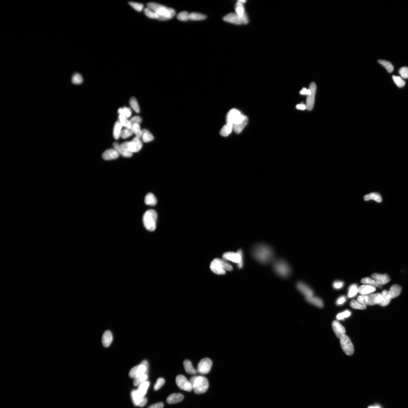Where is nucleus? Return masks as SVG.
<instances>
[{
	"instance_id": "nucleus-1",
	"label": "nucleus",
	"mask_w": 408,
	"mask_h": 408,
	"mask_svg": "<svg viewBox=\"0 0 408 408\" xmlns=\"http://www.w3.org/2000/svg\"><path fill=\"white\" fill-rule=\"evenodd\" d=\"M378 383L389 394L400 396L408 392V374L395 366L384 367L377 375Z\"/></svg>"
},
{
	"instance_id": "nucleus-2",
	"label": "nucleus",
	"mask_w": 408,
	"mask_h": 408,
	"mask_svg": "<svg viewBox=\"0 0 408 408\" xmlns=\"http://www.w3.org/2000/svg\"><path fill=\"white\" fill-rule=\"evenodd\" d=\"M220 9L233 19L239 31H252L259 28L264 22V18L260 13L233 3H224L220 6Z\"/></svg>"
},
{
	"instance_id": "nucleus-3",
	"label": "nucleus",
	"mask_w": 408,
	"mask_h": 408,
	"mask_svg": "<svg viewBox=\"0 0 408 408\" xmlns=\"http://www.w3.org/2000/svg\"><path fill=\"white\" fill-rule=\"evenodd\" d=\"M236 321L234 316L224 314L216 321L215 333L216 338L220 345L230 347L234 342Z\"/></svg>"
},
{
	"instance_id": "nucleus-4",
	"label": "nucleus",
	"mask_w": 408,
	"mask_h": 408,
	"mask_svg": "<svg viewBox=\"0 0 408 408\" xmlns=\"http://www.w3.org/2000/svg\"><path fill=\"white\" fill-rule=\"evenodd\" d=\"M315 403L319 408H339L349 405V400L339 392L329 388H323L317 393Z\"/></svg>"
},
{
	"instance_id": "nucleus-5",
	"label": "nucleus",
	"mask_w": 408,
	"mask_h": 408,
	"mask_svg": "<svg viewBox=\"0 0 408 408\" xmlns=\"http://www.w3.org/2000/svg\"><path fill=\"white\" fill-rule=\"evenodd\" d=\"M336 390L343 391L356 396L357 401L362 403L365 400V381L364 376L359 374L355 379L343 377L334 383Z\"/></svg>"
},
{
	"instance_id": "nucleus-6",
	"label": "nucleus",
	"mask_w": 408,
	"mask_h": 408,
	"mask_svg": "<svg viewBox=\"0 0 408 408\" xmlns=\"http://www.w3.org/2000/svg\"><path fill=\"white\" fill-rule=\"evenodd\" d=\"M181 218L188 225L199 230L210 226L214 220V216L210 209L204 205L198 211L186 213Z\"/></svg>"
},
{
	"instance_id": "nucleus-7",
	"label": "nucleus",
	"mask_w": 408,
	"mask_h": 408,
	"mask_svg": "<svg viewBox=\"0 0 408 408\" xmlns=\"http://www.w3.org/2000/svg\"><path fill=\"white\" fill-rule=\"evenodd\" d=\"M370 175L357 164L348 163L340 171V183L350 187L364 182Z\"/></svg>"
},
{
	"instance_id": "nucleus-8",
	"label": "nucleus",
	"mask_w": 408,
	"mask_h": 408,
	"mask_svg": "<svg viewBox=\"0 0 408 408\" xmlns=\"http://www.w3.org/2000/svg\"><path fill=\"white\" fill-rule=\"evenodd\" d=\"M369 1L359 0L355 2L353 7L354 20L360 26L364 35L370 36L373 33L371 24L368 19L365 5H368Z\"/></svg>"
},
{
	"instance_id": "nucleus-9",
	"label": "nucleus",
	"mask_w": 408,
	"mask_h": 408,
	"mask_svg": "<svg viewBox=\"0 0 408 408\" xmlns=\"http://www.w3.org/2000/svg\"><path fill=\"white\" fill-rule=\"evenodd\" d=\"M335 30L337 32L354 37H361L364 35V32L359 25L354 20H345L335 26Z\"/></svg>"
},
{
	"instance_id": "nucleus-10",
	"label": "nucleus",
	"mask_w": 408,
	"mask_h": 408,
	"mask_svg": "<svg viewBox=\"0 0 408 408\" xmlns=\"http://www.w3.org/2000/svg\"><path fill=\"white\" fill-rule=\"evenodd\" d=\"M179 231L173 224L166 223L160 224L153 232L154 237L159 241L173 239L178 235Z\"/></svg>"
},
{
	"instance_id": "nucleus-11",
	"label": "nucleus",
	"mask_w": 408,
	"mask_h": 408,
	"mask_svg": "<svg viewBox=\"0 0 408 408\" xmlns=\"http://www.w3.org/2000/svg\"><path fill=\"white\" fill-rule=\"evenodd\" d=\"M372 181V176L370 175L364 182L357 185L349 187V196L355 201L361 199L371 187Z\"/></svg>"
},
{
	"instance_id": "nucleus-12",
	"label": "nucleus",
	"mask_w": 408,
	"mask_h": 408,
	"mask_svg": "<svg viewBox=\"0 0 408 408\" xmlns=\"http://www.w3.org/2000/svg\"><path fill=\"white\" fill-rule=\"evenodd\" d=\"M171 223L173 224L178 231L187 236H196L198 233L196 228L190 226L183 222L181 217L175 214H171L169 217Z\"/></svg>"
},
{
	"instance_id": "nucleus-13",
	"label": "nucleus",
	"mask_w": 408,
	"mask_h": 408,
	"mask_svg": "<svg viewBox=\"0 0 408 408\" xmlns=\"http://www.w3.org/2000/svg\"><path fill=\"white\" fill-rule=\"evenodd\" d=\"M349 196V187L343 184L336 188L332 192L330 201L333 204L341 205L345 202Z\"/></svg>"
},
{
	"instance_id": "nucleus-14",
	"label": "nucleus",
	"mask_w": 408,
	"mask_h": 408,
	"mask_svg": "<svg viewBox=\"0 0 408 408\" xmlns=\"http://www.w3.org/2000/svg\"><path fill=\"white\" fill-rule=\"evenodd\" d=\"M217 304L220 308L233 309L235 305V299L229 290L224 289L220 291L217 297Z\"/></svg>"
},
{
	"instance_id": "nucleus-15",
	"label": "nucleus",
	"mask_w": 408,
	"mask_h": 408,
	"mask_svg": "<svg viewBox=\"0 0 408 408\" xmlns=\"http://www.w3.org/2000/svg\"><path fill=\"white\" fill-rule=\"evenodd\" d=\"M212 207L213 210L218 214L226 213L231 208L230 204L226 198L218 193L213 195Z\"/></svg>"
},
{
	"instance_id": "nucleus-16",
	"label": "nucleus",
	"mask_w": 408,
	"mask_h": 408,
	"mask_svg": "<svg viewBox=\"0 0 408 408\" xmlns=\"http://www.w3.org/2000/svg\"><path fill=\"white\" fill-rule=\"evenodd\" d=\"M284 30L287 31H306L310 28V25L308 22L297 19L290 18L284 20Z\"/></svg>"
},
{
	"instance_id": "nucleus-17",
	"label": "nucleus",
	"mask_w": 408,
	"mask_h": 408,
	"mask_svg": "<svg viewBox=\"0 0 408 408\" xmlns=\"http://www.w3.org/2000/svg\"><path fill=\"white\" fill-rule=\"evenodd\" d=\"M183 190L178 181L175 182L172 186L170 201L171 207L174 209H177L181 204Z\"/></svg>"
},
{
	"instance_id": "nucleus-18",
	"label": "nucleus",
	"mask_w": 408,
	"mask_h": 408,
	"mask_svg": "<svg viewBox=\"0 0 408 408\" xmlns=\"http://www.w3.org/2000/svg\"><path fill=\"white\" fill-rule=\"evenodd\" d=\"M216 18L218 23L223 27L237 30L238 25L233 19L222 12V11L220 10L216 13Z\"/></svg>"
},
{
	"instance_id": "nucleus-19",
	"label": "nucleus",
	"mask_w": 408,
	"mask_h": 408,
	"mask_svg": "<svg viewBox=\"0 0 408 408\" xmlns=\"http://www.w3.org/2000/svg\"><path fill=\"white\" fill-rule=\"evenodd\" d=\"M179 184L183 189L188 190L190 193H196L197 187L194 181L190 179L188 175L183 173H179L178 176Z\"/></svg>"
},
{
	"instance_id": "nucleus-20",
	"label": "nucleus",
	"mask_w": 408,
	"mask_h": 408,
	"mask_svg": "<svg viewBox=\"0 0 408 408\" xmlns=\"http://www.w3.org/2000/svg\"><path fill=\"white\" fill-rule=\"evenodd\" d=\"M177 168L179 173H185L188 175L190 178L195 175L197 172L196 163L189 160L185 161V162H179Z\"/></svg>"
},
{
	"instance_id": "nucleus-21",
	"label": "nucleus",
	"mask_w": 408,
	"mask_h": 408,
	"mask_svg": "<svg viewBox=\"0 0 408 408\" xmlns=\"http://www.w3.org/2000/svg\"><path fill=\"white\" fill-rule=\"evenodd\" d=\"M284 20L280 17H273L266 22L265 27L269 31L281 32L284 30Z\"/></svg>"
},
{
	"instance_id": "nucleus-22",
	"label": "nucleus",
	"mask_w": 408,
	"mask_h": 408,
	"mask_svg": "<svg viewBox=\"0 0 408 408\" xmlns=\"http://www.w3.org/2000/svg\"><path fill=\"white\" fill-rule=\"evenodd\" d=\"M196 193L200 200L204 202V205L210 208L213 203V195L208 186H202L197 189Z\"/></svg>"
},
{
	"instance_id": "nucleus-23",
	"label": "nucleus",
	"mask_w": 408,
	"mask_h": 408,
	"mask_svg": "<svg viewBox=\"0 0 408 408\" xmlns=\"http://www.w3.org/2000/svg\"><path fill=\"white\" fill-rule=\"evenodd\" d=\"M194 155L198 162L205 169L207 170L210 167V163H209L207 153H206L205 149L202 146H198L196 147L194 150Z\"/></svg>"
},
{
	"instance_id": "nucleus-24",
	"label": "nucleus",
	"mask_w": 408,
	"mask_h": 408,
	"mask_svg": "<svg viewBox=\"0 0 408 408\" xmlns=\"http://www.w3.org/2000/svg\"><path fill=\"white\" fill-rule=\"evenodd\" d=\"M108 125L112 126H120L125 123V118L122 112L118 110L110 111L107 119Z\"/></svg>"
},
{
	"instance_id": "nucleus-25",
	"label": "nucleus",
	"mask_w": 408,
	"mask_h": 408,
	"mask_svg": "<svg viewBox=\"0 0 408 408\" xmlns=\"http://www.w3.org/2000/svg\"><path fill=\"white\" fill-rule=\"evenodd\" d=\"M193 6L198 12L207 18H211L216 12V7L211 5L201 2H194Z\"/></svg>"
},
{
	"instance_id": "nucleus-26",
	"label": "nucleus",
	"mask_w": 408,
	"mask_h": 408,
	"mask_svg": "<svg viewBox=\"0 0 408 408\" xmlns=\"http://www.w3.org/2000/svg\"><path fill=\"white\" fill-rule=\"evenodd\" d=\"M200 200V198L198 197L196 193H193L189 192L182 196L181 204L183 207L188 208L196 204Z\"/></svg>"
},
{
	"instance_id": "nucleus-27",
	"label": "nucleus",
	"mask_w": 408,
	"mask_h": 408,
	"mask_svg": "<svg viewBox=\"0 0 408 408\" xmlns=\"http://www.w3.org/2000/svg\"><path fill=\"white\" fill-rule=\"evenodd\" d=\"M213 180L210 175L208 174H202L194 181V184H195L197 189L200 188L202 186L210 187L212 185Z\"/></svg>"
}]
</instances>
